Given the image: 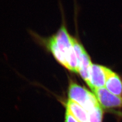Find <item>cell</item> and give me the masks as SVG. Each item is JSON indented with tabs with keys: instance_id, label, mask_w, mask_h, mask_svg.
Here are the masks:
<instances>
[{
	"instance_id": "cell-1",
	"label": "cell",
	"mask_w": 122,
	"mask_h": 122,
	"mask_svg": "<svg viewBox=\"0 0 122 122\" xmlns=\"http://www.w3.org/2000/svg\"><path fill=\"white\" fill-rule=\"evenodd\" d=\"M68 96L69 99L81 105L88 113L100 106L94 94L73 81L70 82L69 86Z\"/></svg>"
},
{
	"instance_id": "cell-2",
	"label": "cell",
	"mask_w": 122,
	"mask_h": 122,
	"mask_svg": "<svg viewBox=\"0 0 122 122\" xmlns=\"http://www.w3.org/2000/svg\"><path fill=\"white\" fill-rule=\"evenodd\" d=\"M93 92L98 101L103 108L122 107V97L112 94L105 87L97 89Z\"/></svg>"
},
{
	"instance_id": "cell-3",
	"label": "cell",
	"mask_w": 122,
	"mask_h": 122,
	"mask_svg": "<svg viewBox=\"0 0 122 122\" xmlns=\"http://www.w3.org/2000/svg\"><path fill=\"white\" fill-rule=\"evenodd\" d=\"M108 68L92 64L90 69L89 82L87 83L93 91L97 89L104 87Z\"/></svg>"
},
{
	"instance_id": "cell-4",
	"label": "cell",
	"mask_w": 122,
	"mask_h": 122,
	"mask_svg": "<svg viewBox=\"0 0 122 122\" xmlns=\"http://www.w3.org/2000/svg\"><path fill=\"white\" fill-rule=\"evenodd\" d=\"M105 86L110 93L122 97V79L119 75L109 68L107 70Z\"/></svg>"
},
{
	"instance_id": "cell-5",
	"label": "cell",
	"mask_w": 122,
	"mask_h": 122,
	"mask_svg": "<svg viewBox=\"0 0 122 122\" xmlns=\"http://www.w3.org/2000/svg\"><path fill=\"white\" fill-rule=\"evenodd\" d=\"M78 64V73L80 74L82 79L86 83H88L89 79L90 71L92 63L90 57L85 50L77 58Z\"/></svg>"
},
{
	"instance_id": "cell-6",
	"label": "cell",
	"mask_w": 122,
	"mask_h": 122,
	"mask_svg": "<svg viewBox=\"0 0 122 122\" xmlns=\"http://www.w3.org/2000/svg\"><path fill=\"white\" fill-rule=\"evenodd\" d=\"M66 109L78 122H89L88 112L76 102L68 99Z\"/></svg>"
},
{
	"instance_id": "cell-7",
	"label": "cell",
	"mask_w": 122,
	"mask_h": 122,
	"mask_svg": "<svg viewBox=\"0 0 122 122\" xmlns=\"http://www.w3.org/2000/svg\"><path fill=\"white\" fill-rule=\"evenodd\" d=\"M88 113L89 122H102V111L100 106L96 107Z\"/></svg>"
},
{
	"instance_id": "cell-8",
	"label": "cell",
	"mask_w": 122,
	"mask_h": 122,
	"mask_svg": "<svg viewBox=\"0 0 122 122\" xmlns=\"http://www.w3.org/2000/svg\"><path fill=\"white\" fill-rule=\"evenodd\" d=\"M65 122H78L76 120L75 117L72 115L71 113L66 110V116H65Z\"/></svg>"
}]
</instances>
